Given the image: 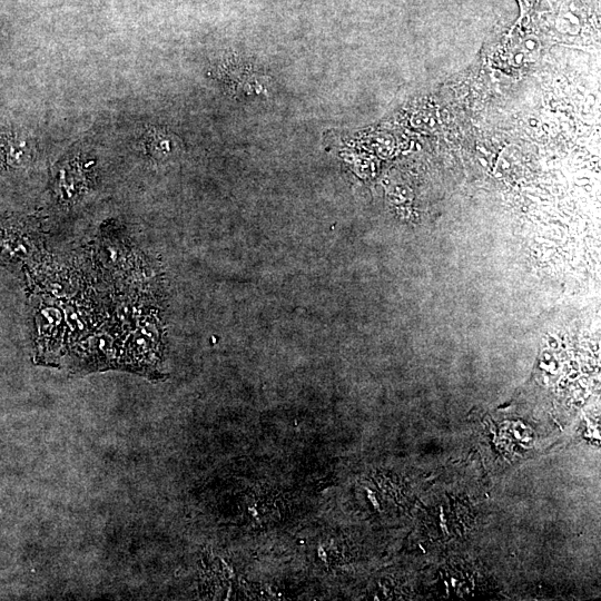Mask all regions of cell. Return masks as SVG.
<instances>
[{
  "mask_svg": "<svg viewBox=\"0 0 601 601\" xmlns=\"http://www.w3.org/2000/svg\"><path fill=\"white\" fill-rule=\"evenodd\" d=\"M32 227L28 219L18 216H0V264L18 266L31 253Z\"/></svg>",
  "mask_w": 601,
  "mask_h": 601,
  "instance_id": "6da1fadb",
  "label": "cell"
},
{
  "mask_svg": "<svg viewBox=\"0 0 601 601\" xmlns=\"http://www.w3.org/2000/svg\"><path fill=\"white\" fill-rule=\"evenodd\" d=\"M31 160L30 140L13 128L0 126V171L12 173L23 169Z\"/></svg>",
  "mask_w": 601,
  "mask_h": 601,
  "instance_id": "7a4b0ae2",
  "label": "cell"
},
{
  "mask_svg": "<svg viewBox=\"0 0 601 601\" xmlns=\"http://www.w3.org/2000/svg\"><path fill=\"white\" fill-rule=\"evenodd\" d=\"M164 137L157 132H152L148 137L147 146L148 150L152 154H164L168 150V142Z\"/></svg>",
  "mask_w": 601,
  "mask_h": 601,
  "instance_id": "3957f363",
  "label": "cell"
}]
</instances>
